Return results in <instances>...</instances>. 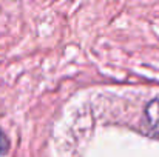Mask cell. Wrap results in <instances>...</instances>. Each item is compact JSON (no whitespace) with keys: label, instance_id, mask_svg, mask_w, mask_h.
<instances>
[{"label":"cell","instance_id":"6da1fadb","mask_svg":"<svg viewBox=\"0 0 159 157\" xmlns=\"http://www.w3.org/2000/svg\"><path fill=\"white\" fill-rule=\"evenodd\" d=\"M145 117L155 134L159 136V99L152 100L145 108Z\"/></svg>","mask_w":159,"mask_h":157},{"label":"cell","instance_id":"7a4b0ae2","mask_svg":"<svg viewBox=\"0 0 159 157\" xmlns=\"http://www.w3.org/2000/svg\"><path fill=\"white\" fill-rule=\"evenodd\" d=\"M6 148H8V140H6L5 134L0 131V154H2V153H5V151H6Z\"/></svg>","mask_w":159,"mask_h":157}]
</instances>
